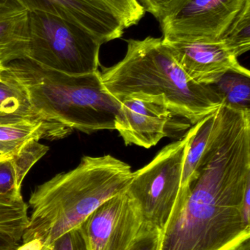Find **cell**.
<instances>
[{
  "label": "cell",
  "mask_w": 250,
  "mask_h": 250,
  "mask_svg": "<svg viewBox=\"0 0 250 250\" xmlns=\"http://www.w3.org/2000/svg\"><path fill=\"white\" fill-rule=\"evenodd\" d=\"M23 201L21 186L16 179L11 155L0 158V201L16 203Z\"/></svg>",
  "instance_id": "cell-20"
},
{
  "label": "cell",
  "mask_w": 250,
  "mask_h": 250,
  "mask_svg": "<svg viewBox=\"0 0 250 250\" xmlns=\"http://www.w3.org/2000/svg\"><path fill=\"white\" fill-rule=\"evenodd\" d=\"M217 118V110L195 125V132L191 139L189 148L185 157L182 173V190H188L201 157L212 135Z\"/></svg>",
  "instance_id": "cell-16"
},
{
  "label": "cell",
  "mask_w": 250,
  "mask_h": 250,
  "mask_svg": "<svg viewBox=\"0 0 250 250\" xmlns=\"http://www.w3.org/2000/svg\"><path fill=\"white\" fill-rule=\"evenodd\" d=\"M137 1L145 9V12L151 13L157 19L163 7L170 0H137Z\"/></svg>",
  "instance_id": "cell-23"
},
{
  "label": "cell",
  "mask_w": 250,
  "mask_h": 250,
  "mask_svg": "<svg viewBox=\"0 0 250 250\" xmlns=\"http://www.w3.org/2000/svg\"><path fill=\"white\" fill-rule=\"evenodd\" d=\"M49 150V147L32 140L23 144L11 154V160L16 173L18 183L22 182L32 166L41 160Z\"/></svg>",
  "instance_id": "cell-18"
},
{
  "label": "cell",
  "mask_w": 250,
  "mask_h": 250,
  "mask_svg": "<svg viewBox=\"0 0 250 250\" xmlns=\"http://www.w3.org/2000/svg\"><path fill=\"white\" fill-rule=\"evenodd\" d=\"M114 129L126 146L150 148L167 135V128L175 116L165 99L142 92L132 93L120 101Z\"/></svg>",
  "instance_id": "cell-9"
},
{
  "label": "cell",
  "mask_w": 250,
  "mask_h": 250,
  "mask_svg": "<svg viewBox=\"0 0 250 250\" xmlns=\"http://www.w3.org/2000/svg\"><path fill=\"white\" fill-rule=\"evenodd\" d=\"M144 223L126 189L103 203L80 225L88 250H127Z\"/></svg>",
  "instance_id": "cell-8"
},
{
  "label": "cell",
  "mask_w": 250,
  "mask_h": 250,
  "mask_svg": "<svg viewBox=\"0 0 250 250\" xmlns=\"http://www.w3.org/2000/svg\"><path fill=\"white\" fill-rule=\"evenodd\" d=\"M195 129L194 125L182 139L164 146L148 164L133 172L126 189L144 225L159 233L187 192L182 190V173Z\"/></svg>",
  "instance_id": "cell-6"
},
{
  "label": "cell",
  "mask_w": 250,
  "mask_h": 250,
  "mask_svg": "<svg viewBox=\"0 0 250 250\" xmlns=\"http://www.w3.org/2000/svg\"><path fill=\"white\" fill-rule=\"evenodd\" d=\"M29 12H41L80 26L101 43L123 36L124 26L93 0H19Z\"/></svg>",
  "instance_id": "cell-11"
},
{
  "label": "cell",
  "mask_w": 250,
  "mask_h": 250,
  "mask_svg": "<svg viewBox=\"0 0 250 250\" xmlns=\"http://www.w3.org/2000/svg\"><path fill=\"white\" fill-rule=\"evenodd\" d=\"M50 247L52 250H88L80 227L66 232L56 239Z\"/></svg>",
  "instance_id": "cell-21"
},
{
  "label": "cell",
  "mask_w": 250,
  "mask_h": 250,
  "mask_svg": "<svg viewBox=\"0 0 250 250\" xmlns=\"http://www.w3.org/2000/svg\"><path fill=\"white\" fill-rule=\"evenodd\" d=\"M45 120L32 108L23 83L8 64H0V125Z\"/></svg>",
  "instance_id": "cell-13"
},
{
  "label": "cell",
  "mask_w": 250,
  "mask_h": 250,
  "mask_svg": "<svg viewBox=\"0 0 250 250\" xmlns=\"http://www.w3.org/2000/svg\"><path fill=\"white\" fill-rule=\"evenodd\" d=\"M162 42L186 74L200 84H213L229 70L250 73L223 41Z\"/></svg>",
  "instance_id": "cell-10"
},
{
  "label": "cell",
  "mask_w": 250,
  "mask_h": 250,
  "mask_svg": "<svg viewBox=\"0 0 250 250\" xmlns=\"http://www.w3.org/2000/svg\"><path fill=\"white\" fill-rule=\"evenodd\" d=\"M248 0H170L157 20L164 41H222Z\"/></svg>",
  "instance_id": "cell-7"
},
{
  "label": "cell",
  "mask_w": 250,
  "mask_h": 250,
  "mask_svg": "<svg viewBox=\"0 0 250 250\" xmlns=\"http://www.w3.org/2000/svg\"><path fill=\"white\" fill-rule=\"evenodd\" d=\"M101 75L106 89L117 101L136 92L163 97L175 116L192 125L223 105L211 84H200L186 74L159 38L128 40L124 58L104 67Z\"/></svg>",
  "instance_id": "cell-3"
},
{
  "label": "cell",
  "mask_w": 250,
  "mask_h": 250,
  "mask_svg": "<svg viewBox=\"0 0 250 250\" xmlns=\"http://www.w3.org/2000/svg\"><path fill=\"white\" fill-rule=\"evenodd\" d=\"M7 64L26 88L32 108L41 118L88 134L114 129L120 103L106 89L99 70L71 76L29 59Z\"/></svg>",
  "instance_id": "cell-4"
},
{
  "label": "cell",
  "mask_w": 250,
  "mask_h": 250,
  "mask_svg": "<svg viewBox=\"0 0 250 250\" xmlns=\"http://www.w3.org/2000/svg\"><path fill=\"white\" fill-rule=\"evenodd\" d=\"M11 154H7V153L4 151V150L3 148H1L0 147V158L1 157H7V156H10Z\"/></svg>",
  "instance_id": "cell-27"
},
{
  "label": "cell",
  "mask_w": 250,
  "mask_h": 250,
  "mask_svg": "<svg viewBox=\"0 0 250 250\" xmlns=\"http://www.w3.org/2000/svg\"><path fill=\"white\" fill-rule=\"evenodd\" d=\"M159 239V232L144 225L130 248L127 250H157Z\"/></svg>",
  "instance_id": "cell-22"
},
{
  "label": "cell",
  "mask_w": 250,
  "mask_h": 250,
  "mask_svg": "<svg viewBox=\"0 0 250 250\" xmlns=\"http://www.w3.org/2000/svg\"><path fill=\"white\" fill-rule=\"evenodd\" d=\"M103 45L80 26L41 12H29L26 59L71 76L98 71Z\"/></svg>",
  "instance_id": "cell-5"
},
{
  "label": "cell",
  "mask_w": 250,
  "mask_h": 250,
  "mask_svg": "<svg viewBox=\"0 0 250 250\" xmlns=\"http://www.w3.org/2000/svg\"><path fill=\"white\" fill-rule=\"evenodd\" d=\"M223 105L238 111H250V73L229 70L211 84Z\"/></svg>",
  "instance_id": "cell-15"
},
{
  "label": "cell",
  "mask_w": 250,
  "mask_h": 250,
  "mask_svg": "<svg viewBox=\"0 0 250 250\" xmlns=\"http://www.w3.org/2000/svg\"><path fill=\"white\" fill-rule=\"evenodd\" d=\"M222 41L236 57L250 51V0L245 3Z\"/></svg>",
  "instance_id": "cell-17"
},
{
  "label": "cell",
  "mask_w": 250,
  "mask_h": 250,
  "mask_svg": "<svg viewBox=\"0 0 250 250\" xmlns=\"http://www.w3.org/2000/svg\"><path fill=\"white\" fill-rule=\"evenodd\" d=\"M19 242L9 235L0 233V250H16Z\"/></svg>",
  "instance_id": "cell-24"
},
{
  "label": "cell",
  "mask_w": 250,
  "mask_h": 250,
  "mask_svg": "<svg viewBox=\"0 0 250 250\" xmlns=\"http://www.w3.org/2000/svg\"><path fill=\"white\" fill-rule=\"evenodd\" d=\"M249 166L234 154L203 156L183 201L159 233L157 250H234L250 239L242 206Z\"/></svg>",
  "instance_id": "cell-1"
},
{
  "label": "cell",
  "mask_w": 250,
  "mask_h": 250,
  "mask_svg": "<svg viewBox=\"0 0 250 250\" xmlns=\"http://www.w3.org/2000/svg\"><path fill=\"white\" fill-rule=\"evenodd\" d=\"M234 250H250V240L244 242L243 244H242L240 246L238 247V248Z\"/></svg>",
  "instance_id": "cell-26"
},
{
  "label": "cell",
  "mask_w": 250,
  "mask_h": 250,
  "mask_svg": "<svg viewBox=\"0 0 250 250\" xmlns=\"http://www.w3.org/2000/svg\"><path fill=\"white\" fill-rule=\"evenodd\" d=\"M44 245L38 239H32L19 246L16 250H44Z\"/></svg>",
  "instance_id": "cell-25"
},
{
  "label": "cell",
  "mask_w": 250,
  "mask_h": 250,
  "mask_svg": "<svg viewBox=\"0 0 250 250\" xmlns=\"http://www.w3.org/2000/svg\"><path fill=\"white\" fill-rule=\"evenodd\" d=\"M29 11L19 0H0V64L26 59Z\"/></svg>",
  "instance_id": "cell-12"
},
{
  "label": "cell",
  "mask_w": 250,
  "mask_h": 250,
  "mask_svg": "<svg viewBox=\"0 0 250 250\" xmlns=\"http://www.w3.org/2000/svg\"><path fill=\"white\" fill-rule=\"evenodd\" d=\"M133 171L113 156H84L77 167L58 173L35 188L23 243L38 239L44 248L87 217L112 197L127 189Z\"/></svg>",
  "instance_id": "cell-2"
},
{
  "label": "cell",
  "mask_w": 250,
  "mask_h": 250,
  "mask_svg": "<svg viewBox=\"0 0 250 250\" xmlns=\"http://www.w3.org/2000/svg\"><path fill=\"white\" fill-rule=\"evenodd\" d=\"M44 250H51V247H48V248H44Z\"/></svg>",
  "instance_id": "cell-28"
},
{
  "label": "cell",
  "mask_w": 250,
  "mask_h": 250,
  "mask_svg": "<svg viewBox=\"0 0 250 250\" xmlns=\"http://www.w3.org/2000/svg\"><path fill=\"white\" fill-rule=\"evenodd\" d=\"M72 130L60 123L47 120L0 125V147L7 154H12L28 141L58 139L67 136Z\"/></svg>",
  "instance_id": "cell-14"
},
{
  "label": "cell",
  "mask_w": 250,
  "mask_h": 250,
  "mask_svg": "<svg viewBox=\"0 0 250 250\" xmlns=\"http://www.w3.org/2000/svg\"><path fill=\"white\" fill-rule=\"evenodd\" d=\"M107 13L113 15L125 29L138 24L145 14L137 0H93Z\"/></svg>",
  "instance_id": "cell-19"
}]
</instances>
